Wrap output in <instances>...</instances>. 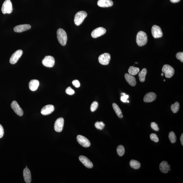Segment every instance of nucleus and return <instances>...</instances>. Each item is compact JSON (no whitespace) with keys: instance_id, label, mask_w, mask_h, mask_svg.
I'll return each instance as SVG.
<instances>
[{"instance_id":"30","label":"nucleus","mask_w":183,"mask_h":183,"mask_svg":"<svg viewBox=\"0 0 183 183\" xmlns=\"http://www.w3.org/2000/svg\"><path fill=\"white\" fill-rule=\"evenodd\" d=\"M95 127L98 129L102 130L105 127V125L102 122L97 121L95 123Z\"/></svg>"},{"instance_id":"1","label":"nucleus","mask_w":183,"mask_h":183,"mask_svg":"<svg viewBox=\"0 0 183 183\" xmlns=\"http://www.w3.org/2000/svg\"><path fill=\"white\" fill-rule=\"evenodd\" d=\"M136 41L138 46L141 47L144 46L147 43V35L144 31H139L137 34Z\"/></svg>"},{"instance_id":"27","label":"nucleus","mask_w":183,"mask_h":183,"mask_svg":"<svg viewBox=\"0 0 183 183\" xmlns=\"http://www.w3.org/2000/svg\"><path fill=\"white\" fill-rule=\"evenodd\" d=\"M171 109L173 112L175 113L178 112L179 109V102H176L175 104H172L171 106Z\"/></svg>"},{"instance_id":"7","label":"nucleus","mask_w":183,"mask_h":183,"mask_svg":"<svg viewBox=\"0 0 183 183\" xmlns=\"http://www.w3.org/2000/svg\"><path fill=\"white\" fill-rule=\"evenodd\" d=\"M111 56L108 53H104L99 56L98 61L101 64L103 65H108L111 60Z\"/></svg>"},{"instance_id":"17","label":"nucleus","mask_w":183,"mask_h":183,"mask_svg":"<svg viewBox=\"0 0 183 183\" xmlns=\"http://www.w3.org/2000/svg\"><path fill=\"white\" fill-rule=\"evenodd\" d=\"M156 97L155 93L152 92H149L144 96V101L145 102H151L155 100Z\"/></svg>"},{"instance_id":"16","label":"nucleus","mask_w":183,"mask_h":183,"mask_svg":"<svg viewBox=\"0 0 183 183\" xmlns=\"http://www.w3.org/2000/svg\"><path fill=\"white\" fill-rule=\"evenodd\" d=\"M79 159L80 161L87 168L89 169L93 168V163L86 157L83 156H80L79 157Z\"/></svg>"},{"instance_id":"38","label":"nucleus","mask_w":183,"mask_h":183,"mask_svg":"<svg viewBox=\"0 0 183 183\" xmlns=\"http://www.w3.org/2000/svg\"><path fill=\"white\" fill-rule=\"evenodd\" d=\"M4 129L2 125L0 124V138H1L4 135Z\"/></svg>"},{"instance_id":"42","label":"nucleus","mask_w":183,"mask_h":183,"mask_svg":"<svg viewBox=\"0 0 183 183\" xmlns=\"http://www.w3.org/2000/svg\"><path fill=\"white\" fill-rule=\"evenodd\" d=\"M164 81H165V80H164Z\"/></svg>"},{"instance_id":"25","label":"nucleus","mask_w":183,"mask_h":183,"mask_svg":"<svg viewBox=\"0 0 183 183\" xmlns=\"http://www.w3.org/2000/svg\"><path fill=\"white\" fill-rule=\"evenodd\" d=\"M139 71L140 69L139 68L131 66L128 69V72L129 74L132 75H135L139 72Z\"/></svg>"},{"instance_id":"18","label":"nucleus","mask_w":183,"mask_h":183,"mask_svg":"<svg viewBox=\"0 0 183 183\" xmlns=\"http://www.w3.org/2000/svg\"><path fill=\"white\" fill-rule=\"evenodd\" d=\"M97 5L101 7H109L113 6V3L111 0H98Z\"/></svg>"},{"instance_id":"37","label":"nucleus","mask_w":183,"mask_h":183,"mask_svg":"<svg viewBox=\"0 0 183 183\" xmlns=\"http://www.w3.org/2000/svg\"><path fill=\"white\" fill-rule=\"evenodd\" d=\"M129 97V96L128 95H123V96L121 97V100L123 102H127V99Z\"/></svg>"},{"instance_id":"21","label":"nucleus","mask_w":183,"mask_h":183,"mask_svg":"<svg viewBox=\"0 0 183 183\" xmlns=\"http://www.w3.org/2000/svg\"><path fill=\"white\" fill-rule=\"evenodd\" d=\"M23 176L24 181L26 183H30L31 182V175L30 170L28 168L24 169Z\"/></svg>"},{"instance_id":"32","label":"nucleus","mask_w":183,"mask_h":183,"mask_svg":"<svg viewBox=\"0 0 183 183\" xmlns=\"http://www.w3.org/2000/svg\"><path fill=\"white\" fill-rule=\"evenodd\" d=\"M150 137L151 140L154 141L155 142H157L159 141L157 136L155 134H151L150 135Z\"/></svg>"},{"instance_id":"35","label":"nucleus","mask_w":183,"mask_h":183,"mask_svg":"<svg viewBox=\"0 0 183 183\" xmlns=\"http://www.w3.org/2000/svg\"><path fill=\"white\" fill-rule=\"evenodd\" d=\"M151 127L153 130L155 131H158L159 130V128H158L157 124L155 122H152L151 123Z\"/></svg>"},{"instance_id":"40","label":"nucleus","mask_w":183,"mask_h":183,"mask_svg":"<svg viewBox=\"0 0 183 183\" xmlns=\"http://www.w3.org/2000/svg\"><path fill=\"white\" fill-rule=\"evenodd\" d=\"M170 1L172 3H175L179 2L180 0H170Z\"/></svg>"},{"instance_id":"31","label":"nucleus","mask_w":183,"mask_h":183,"mask_svg":"<svg viewBox=\"0 0 183 183\" xmlns=\"http://www.w3.org/2000/svg\"><path fill=\"white\" fill-rule=\"evenodd\" d=\"M98 104L97 102H93L91 104V110L92 112L95 111L97 109L98 107Z\"/></svg>"},{"instance_id":"2","label":"nucleus","mask_w":183,"mask_h":183,"mask_svg":"<svg viewBox=\"0 0 183 183\" xmlns=\"http://www.w3.org/2000/svg\"><path fill=\"white\" fill-rule=\"evenodd\" d=\"M57 38L59 43L63 46H65L67 41V35L64 30L59 29L57 32Z\"/></svg>"},{"instance_id":"19","label":"nucleus","mask_w":183,"mask_h":183,"mask_svg":"<svg viewBox=\"0 0 183 183\" xmlns=\"http://www.w3.org/2000/svg\"><path fill=\"white\" fill-rule=\"evenodd\" d=\"M125 77L127 82L131 86L134 87L136 84L135 78L133 75L126 73L125 75Z\"/></svg>"},{"instance_id":"11","label":"nucleus","mask_w":183,"mask_h":183,"mask_svg":"<svg viewBox=\"0 0 183 183\" xmlns=\"http://www.w3.org/2000/svg\"><path fill=\"white\" fill-rule=\"evenodd\" d=\"M23 51L21 50L16 51L12 55L10 60V62L11 64H14L16 63L19 59L21 57Z\"/></svg>"},{"instance_id":"9","label":"nucleus","mask_w":183,"mask_h":183,"mask_svg":"<svg viewBox=\"0 0 183 183\" xmlns=\"http://www.w3.org/2000/svg\"><path fill=\"white\" fill-rule=\"evenodd\" d=\"M77 140L78 143L83 147L88 148L91 145L90 141L86 137L81 135H78L77 137Z\"/></svg>"},{"instance_id":"4","label":"nucleus","mask_w":183,"mask_h":183,"mask_svg":"<svg viewBox=\"0 0 183 183\" xmlns=\"http://www.w3.org/2000/svg\"><path fill=\"white\" fill-rule=\"evenodd\" d=\"M13 11V7L10 0H6L3 3L1 11L4 14H10Z\"/></svg>"},{"instance_id":"24","label":"nucleus","mask_w":183,"mask_h":183,"mask_svg":"<svg viewBox=\"0 0 183 183\" xmlns=\"http://www.w3.org/2000/svg\"><path fill=\"white\" fill-rule=\"evenodd\" d=\"M147 74V70L146 68L143 69L138 74L139 80L142 82H144L145 81L146 76Z\"/></svg>"},{"instance_id":"23","label":"nucleus","mask_w":183,"mask_h":183,"mask_svg":"<svg viewBox=\"0 0 183 183\" xmlns=\"http://www.w3.org/2000/svg\"><path fill=\"white\" fill-rule=\"evenodd\" d=\"M113 109L117 116L120 118H122L123 117V114L121 109L115 103H113L112 104Z\"/></svg>"},{"instance_id":"29","label":"nucleus","mask_w":183,"mask_h":183,"mask_svg":"<svg viewBox=\"0 0 183 183\" xmlns=\"http://www.w3.org/2000/svg\"><path fill=\"white\" fill-rule=\"evenodd\" d=\"M117 154L120 156L123 155L125 154V149L124 146L122 145H119L118 146L117 149Z\"/></svg>"},{"instance_id":"10","label":"nucleus","mask_w":183,"mask_h":183,"mask_svg":"<svg viewBox=\"0 0 183 183\" xmlns=\"http://www.w3.org/2000/svg\"><path fill=\"white\" fill-rule=\"evenodd\" d=\"M106 30L104 28L100 27L94 30L91 33V36L93 38H97L105 34Z\"/></svg>"},{"instance_id":"22","label":"nucleus","mask_w":183,"mask_h":183,"mask_svg":"<svg viewBox=\"0 0 183 183\" xmlns=\"http://www.w3.org/2000/svg\"><path fill=\"white\" fill-rule=\"evenodd\" d=\"M39 85V83L38 80L36 79L31 80L29 83L30 89L32 91H35L37 89Z\"/></svg>"},{"instance_id":"12","label":"nucleus","mask_w":183,"mask_h":183,"mask_svg":"<svg viewBox=\"0 0 183 183\" xmlns=\"http://www.w3.org/2000/svg\"><path fill=\"white\" fill-rule=\"evenodd\" d=\"M11 106L12 109L18 115L20 116L23 115V111L16 101H13L12 102Z\"/></svg>"},{"instance_id":"28","label":"nucleus","mask_w":183,"mask_h":183,"mask_svg":"<svg viewBox=\"0 0 183 183\" xmlns=\"http://www.w3.org/2000/svg\"><path fill=\"white\" fill-rule=\"evenodd\" d=\"M169 137L171 142L172 144L175 143L176 141V137L173 132H171L169 135Z\"/></svg>"},{"instance_id":"33","label":"nucleus","mask_w":183,"mask_h":183,"mask_svg":"<svg viewBox=\"0 0 183 183\" xmlns=\"http://www.w3.org/2000/svg\"><path fill=\"white\" fill-rule=\"evenodd\" d=\"M66 93L69 95H73L75 93L74 90L71 88V87H69L66 90Z\"/></svg>"},{"instance_id":"34","label":"nucleus","mask_w":183,"mask_h":183,"mask_svg":"<svg viewBox=\"0 0 183 183\" xmlns=\"http://www.w3.org/2000/svg\"><path fill=\"white\" fill-rule=\"evenodd\" d=\"M176 57L178 60H180L181 62H183V52H179L176 54Z\"/></svg>"},{"instance_id":"26","label":"nucleus","mask_w":183,"mask_h":183,"mask_svg":"<svg viewBox=\"0 0 183 183\" xmlns=\"http://www.w3.org/2000/svg\"><path fill=\"white\" fill-rule=\"evenodd\" d=\"M130 165L131 168L134 169H138L140 167V164L137 160H132L130 161Z\"/></svg>"},{"instance_id":"5","label":"nucleus","mask_w":183,"mask_h":183,"mask_svg":"<svg viewBox=\"0 0 183 183\" xmlns=\"http://www.w3.org/2000/svg\"><path fill=\"white\" fill-rule=\"evenodd\" d=\"M162 71L165 73V77L167 78L172 77L175 73L173 68L168 64H165L162 68Z\"/></svg>"},{"instance_id":"36","label":"nucleus","mask_w":183,"mask_h":183,"mask_svg":"<svg viewBox=\"0 0 183 183\" xmlns=\"http://www.w3.org/2000/svg\"><path fill=\"white\" fill-rule=\"evenodd\" d=\"M72 84L76 88H79L80 86V83L79 81L77 80H74L72 81Z\"/></svg>"},{"instance_id":"8","label":"nucleus","mask_w":183,"mask_h":183,"mask_svg":"<svg viewBox=\"0 0 183 183\" xmlns=\"http://www.w3.org/2000/svg\"><path fill=\"white\" fill-rule=\"evenodd\" d=\"M152 34L155 38L161 37L163 36L162 30L159 26L154 25L153 26L151 30Z\"/></svg>"},{"instance_id":"20","label":"nucleus","mask_w":183,"mask_h":183,"mask_svg":"<svg viewBox=\"0 0 183 183\" xmlns=\"http://www.w3.org/2000/svg\"><path fill=\"white\" fill-rule=\"evenodd\" d=\"M159 169L163 173H167L170 170V165H168V162L163 161L160 164Z\"/></svg>"},{"instance_id":"15","label":"nucleus","mask_w":183,"mask_h":183,"mask_svg":"<svg viewBox=\"0 0 183 183\" xmlns=\"http://www.w3.org/2000/svg\"><path fill=\"white\" fill-rule=\"evenodd\" d=\"M31 26L29 24H24L16 26L14 28V30L16 32L21 33L30 29Z\"/></svg>"},{"instance_id":"41","label":"nucleus","mask_w":183,"mask_h":183,"mask_svg":"<svg viewBox=\"0 0 183 183\" xmlns=\"http://www.w3.org/2000/svg\"><path fill=\"white\" fill-rule=\"evenodd\" d=\"M164 75L163 73H162L161 74V75L162 76H163Z\"/></svg>"},{"instance_id":"6","label":"nucleus","mask_w":183,"mask_h":183,"mask_svg":"<svg viewBox=\"0 0 183 183\" xmlns=\"http://www.w3.org/2000/svg\"><path fill=\"white\" fill-rule=\"evenodd\" d=\"M42 62L43 65L45 67L52 68L54 65L55 59L51 56H47L43 59Z\"/></svg>"},{"instance_id":"13","label":"nucleus","mask_w":183,"mask_h":183,"mask_svg":"<svg viewBox=\"0 0 183 183\" xmlns=\"http://www.w3.org/2000/svg\"><path fill=\"white\" fill-rule=\"evenodd\" d=\"M64 121L63 118H58L55 121L54 124V129L57 132H60L62 131L64 126Z\"/></svg>"},{"instance_id":"14","label":"nucleus","mask_w":183,"mask_h":183,"mask_svg":"<svg viewBox=\"0 0 183 183\" xmlns=\"http://www.w3.org/2000/svg\"><path fill=\"white\" fill-rule=\"evenodd\" d=\"M55 108L53 105L49 104L44 106L41 110V114L43 115H49L54 110Z\"/></svg>"},{"instance_id":"3","label":"nucleus","mask_w":183,"mask_h":183,"mask_svg":"<svg viewBox=\"0 0 183 183\" xmlns=\"http://www.w3.org/2000/svg\"><path fill=\"white\" fill-rule=\"evenodd\" d=\"M87 16V14L85 11H80L77 12L75 15V24L77 26L81 25Z\"/></svg>"},{"instance_id":"39","label":"nucleus","mask_w":183,"mask_h":183,"mask_svg":"<svg viewBox=\"0 0 183 183\" xmlns=\"http://www.w3.org/2000/svg\"><path fill=\"white\" fill-rule=\"evenodd\" d=\"M180 142L182 145L183 146V134L181 135L180 138Z\"/></svg>"}]
</instances>
